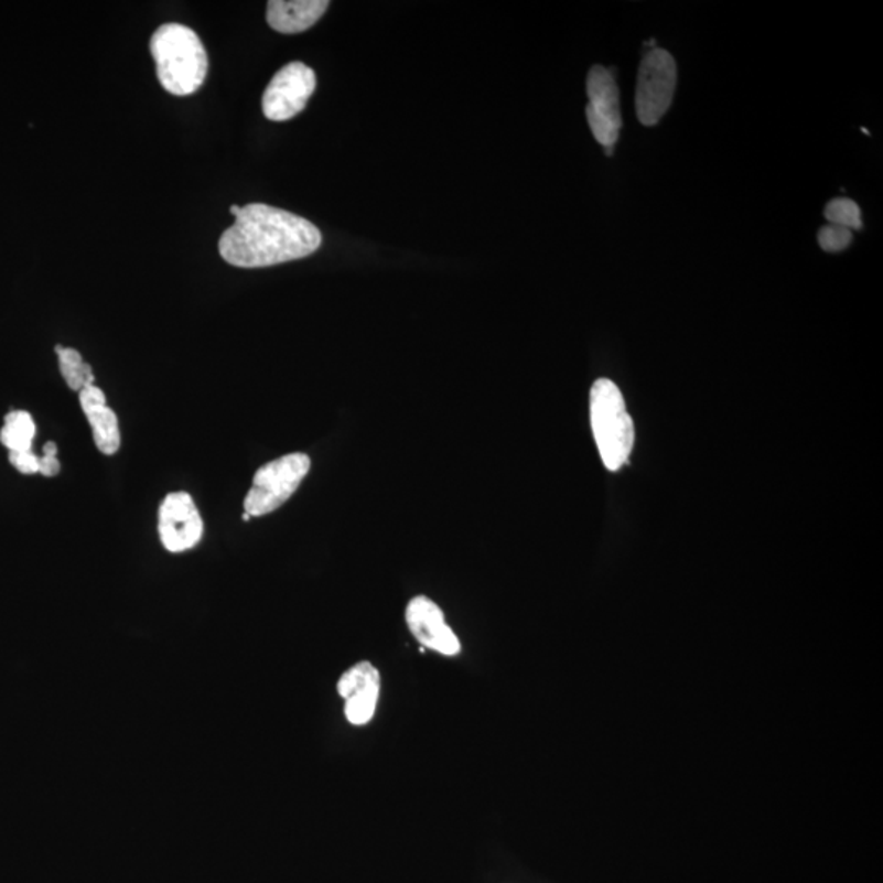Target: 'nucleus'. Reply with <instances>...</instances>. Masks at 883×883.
<instances>
[{"mask_svg": "<svg viewBox=\"0 0 883 883\" xmlns=\"http://www.w3.org/2000/svg\"><path fill=\"white\" fill-rule=\"evenodd\" d=\"M320 229L286 209L249 203L241 206L236 223L219 238V256L229 266L262 269L304 259L320 249Z\"/></svg>", "mask_w": 883, "mask_h": 883, "instance_id": "f257e3e1", "label": "nucleus"}, {"mask_svg": "<svg viewBox=\"0 0 883 883\" xmlns=\"http://www.w3.org/2000/svg\"><path fill=\"white\" fill-rule=\"evenodd\" d=\"M159 83L172 96L187 97L205 83L208 56L194 30L181 23L159 26L149 43Z\"/></svg>", "mask_w": 883, "mask_h": 883, "instance_id": "f03ea898", "label": "nucleus"}, {"mask_svg": "<svg viewBox=\"0 0 883 883\" xmlns=\"http://www.w3.org/2000/svg\"><path fill=\"white\" fill-rule=\"evenodd\" d=\"M591 426L602 463L609 472H618L634 449L635 429L624 396L607 378L592 385Z\"/></svg>", "mask_w": 883, "mask_h": 883, "instance_id": "7ed1b4c3", "label": "nucleus"}, {"mask_svg": "<svg viewBox=\"0 0 883 883\" xmlns=\"http://www.w3.org/2000/svg\"><path fill=\"white\" fill-rule=\"evenodd\" d=\"M310 470V456L300 452L289 453L260 466L245 499L246 514L262 517L282 507L300 488Z\"/></svg>", "mask_w": 883, "mask_h": 883, "instance_id": "20e7f679", "label": "nucleus"}, {"mask_svg": "<svg viewBox=\"0 0 883 883\" xmlns=\"http://www.w3.org/2000/svg\"><path fill=\"white\" fill-rule=\"evenodd\" d=\"M678 69L668 51L653 49L643 57L637 80L638 120L645 127H653L661 120L671 107L675 97Z\"/></svg>", "mask_w": 883, "mask_h": 883, "instance_id": "39448f33", "label": "nucleus"}, {"mask_svg": "<svg viewBox=\"0 0 883 883\" xmlns=\"http://www.w3.org/2000/svg\"><path fill=\"white\" fill-rule=\"evenodd\" d=\"M588 97L589 128L595 141L611 155L622 127L621 100L614 74L602 66L592 67L588 76Z\"/></svg>", "mask_w": 883, "mask_h": 883, "instance_id": "423d86ee", "label": "nucleus"}, {"mask_svg": "<svg viewBox=\"0 0 883 883\" xmlns=\"http://www.w3.org/2000/svg\"><path fill=\"white\" fill-rule=\"evenodd\" d=\"M316 89V76L306 64H287L267 86L262 97V110L272 121H287L304 110Z\"/></svg>", "mask_w": 883, "mask_h": 883, "instance_id": "0eeeda50", "label": "nucleus"}, {"mask_svg": "<svg viewBox=\"0 0 883 883\" xmlns=\"http://www.w3.org/2000/svg\"><path fill=\"white\" fill-rule=\"evenodd\" d=\"M159 537L172 553H182L196 547L203 537V519L194 497L184 491L171 493L159 507Z\"/></svg>", "mask_w": 883, "mask_h": 883, "instance_id": "6e6552de", "label": "nucleus"}, {"mask_svg": "<svg viewBox=\"0 0 883 883\" xmlns=\"http://www.w3.org/2000/svg\"><path fill=\"white\" fill-rule=\"evenodd\" d=\"M406 624L412 637L426 648L445 656L459 655L462 645L445 622L442 609L426 595L411 599L406 607Z\"/></svg>", "mask_w": 883, "mask_h": 883, "instance_id": "1a4fd4ad", "label": "nucleus"}, {"mask_svg": "<svg viewBox=\"0 0 883 883\" xmlns=\"http://www.w3.org/2000/svg\"><path fill=\"white\" fill-rule=\"evenodd\" d=\"M327 7L326 0H272L267 3V23L286 35L306 32L324 15Z\"/></svg>", "mask_w": 883, "mask_h": 883, "instance_id": "9d476101", "label": "nucleus"}, {"mask_svg": "<svg viewBox=\"0 0 883 883\" xmlns=\"http://www.w3.org/2000/svg\"><path fill=\"white\" fill-rule=\"evenodd\" d=\"M87 421L93 428L94 442L104 455H115L120 449V426L114 409L108 406L87 412Z\"/></svg>", "mask_w": 883, "mask_h": 883, "instance_id": "9b49d317", "label": "nucleus"}, {"mask_svg": "<svg viewBox=\"0 0 883 883\" xmlns=\"http://www.w3.org/2000/svg\"><path fill=\"white\" fill-rule=\"evenodd\" d=\"M35 422L26 411H12L6 416V426L0 431V442L10 452H29L35 438Z\"/></svg>", "mask_w": 883, "mask_h": 883, "instance_id": "f8f14e48", "label": "nucleus"}, {"mask_svg": "<svg viewBox=\"0 0 883 883\" xmlns=\"http://www.w3.org/2000/svg\"><path fill=\"white\" fill-rule=\"evenodd\" d=\"M56 354L60 357L61 374L71 390L83 391L84 388L94 385L96 377H94L93 367L84 362L83 355L76 348H64L63 345H56Z\"/></svg>", "mask_w": 883, "mask_h": 883, "instance_id": "ddd939ff", "label": "nucleus"}, {"mask_svg": "<svg viewBox=\"0 0 883 883\" xmlns=\"http://www.w3.org/2000/svg\"><path fill=\"white\" fill-rule=\"evenodd\" d=\"M368 690H380V672L368 661L352 666L337 682V692L344 699Z\"/></svg>", "mask_w": 883, "mask_h": 883, "instance_id": "4468645a", "label": "nucleus"}, {"mask_svg": "<svg viewBox=\"0 0 883 883\" xmlns=\"http://www.w3.org/2000/svg\"><path fill=\"white\" fill-rule=\"evenodd\" d=\"M378 696L380 690H368V692L355 693L345 699V717L352 725H365L374 719L377 710Z\"/></svg>", "mask_w": 883, "mask_h": 883, "instance_id": "2eb2a0df", "label": "nucleus"}, {"mask_svg": "<svg viewBox=\"0 0 883 883\" xmlns=\"http://www.w3.org/2000/svg\"><path fill=\"white\" fill-rule=\"evenodd\" d=\"M825 216L830 225L841 226L846 229L862 228L861 209H859L858 203L849 198L831 200L825 209Z\"/></svg>", "mask_w": 883, "mask_h": 883, "instance_id": "dca6fc26", "label": "nucleus"}, {"mask_svg": "<svg viewBox=\"0 0 883 883\" xmlns=\"http://www.w3.org/2000/svg\"><path fill=\"white\" fill-rule=\"evenodd\" d=\"M851 229L841 228V226H823L818 233V245L827 252H841L851 245Z\"/></svg>", "mask_w": 883, "mask_h": 883, "instance_id": "f3484780", "label": "nucleus"}, {"mask_svg": "<svg viewBox=\"0 0 883 883\" xmlns=\"http://www.w3.org/2000/svg\"><path fill=\"white\" fill-rule=\"evenodd\" d=\"M10 463L23 475L39 473L40 459L29 450V452H10Z\"/></svg>", "mask_w": 883, "mask_h": 883, "instance_id": "a211bd4d", "label": "nucleus"}, {"mask_svg": "<svg viewBox=\"0 0 883 883\" xmlns=\"http://www.w3.org/2000/svg\"><path fill=\"white\" fill-rule=\"evenodd\" d=\"M79 401L84 414L93 411V409L100 408V406H107V399H105L104 391L96 387V385H89V387H86L83 391H79Z\"/></svg>", "mask_w": 883, "mask_h": 883, "instance_id": "6ab92c4d", "label": "nucleus"}, {"mask_svg": "<svg viewBox=\"0 0 883 883\" xmlns=\"http://www.w3.org/2000/svg\"><path fill=\"white\" fill-rule=\"evenodd\" d=\"M60 472H61V463L60 460L56 459V456L43 455L42 459H40L39 473L49 476V478H53V476H56L57 473Z\"/></svg>", "mask_w": 883, "mask_h": 883, "instance_id": "aec40b11", "label": "nucleus"}, {"mask_svg": "<svg viewBox=\"0 0 883 883\" xmlns=\"http://www.w3.org/2000/svg\"><path fill=\"white\" fill-rule=\"evenodd\" d=\"M56 453H57L56 443L49 442V443H46L45 446H43V455H45V456H56Z\"/></svg>", "mask_w": 883, "mask_h": 883, "instance_id": "412c9836", "label": "nucleus"}, {"mask_svg": "<svg viewBox=\"0 0 883 883\" xmlns=\"http://www.w3.org/2000/svg\"><path fill=\"white\" fill-rule=\"evenodd\" d=\"M229 212H231V213H233V215H235V216H236V215H238V213H239V212H241V206H239V205H231V208H229Z\"/></svg>", "mask_w": 883, "mask_h": 883, "instance_id": "4be33fe9", "label": "nucleus"}]
</instances>
